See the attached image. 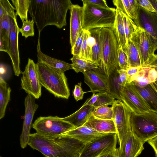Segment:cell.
Wrapping results in <instances>:
<instances>
[{
  "instance_id": "6da1fadb",
  "label": "cell",
  "mask_w": 157,
  "mask_h": 157,
  "mask_svg": "<svg viewBox=\"0 0 157 157\" xmlns=\"http://www.w3.org/2000/svg\"><path fill=\"white\" fill-rule=\"evenodd\" d=\"M72 4L70 0H31L29 12L40 33L48 25L59 29L66 26L67 13Z\"/></svg>"
},
{
  "instance_id": "7a4b0ae2",
  "label": "cell",
  "mask_w": 157,
  "mask_h": 157,
  "mask_svg": "<svg viewBox=\"0 0 157 157\" xmlns=\"http://www.w3.org/2000/svg\"><path fill=\"white\" fill-rule=\"evenodd\" d=\"M28 145L45 157H78L85 144L76 139L64 135L51 140L36 132L30 133Z\"/></svg>"
},
{
  "instance_id": "3957f363",
  "label": "cell",
  "mask_w": 157,
  "mask_h": 157,
  "mask_svg": "<svg viewBox=\"0 0 157 157\" xmlns=\"http://www.w3.org/2000/svg\"><path fill=\"white\" fill-rule=\"evenodd\" d=\"M100 60L98 65L107 78L120 69L117 50L119 48L114 28L100 29Z\"/></svg>"
},
{
  "instance_id": "277c9868",
  "label": "cell",
  "mask_w": 157,
  "mask_h": 157,
  "mask_svg": "<svg viewBox=\"0 0 157 157\" xmlns=\"http://www.w3.org/2000/svg\"><path fill=\"white\" fill-rule=\"evenodd\" d=\"M82 26L84 30L114 28L116 9L83 3Z\"/></svg>"
},
{
  "instance_id": "5b68a950",
  "label": "cell",
  "mask_w": 157,
  "mask_h": 157,
  "mask_svg": "<svg viewBox=\"0 0 157 157\" xmlns=\"http://www.w3.org/2000/svg\"><path fill=\"white\" fill-rule=\"evenodd\" d=\"M40 82L55 97L68 99L70 96L64 73H59L42 63H36Z\"/></svg>"
},
{
  "instance_id": "8992f818",
  "label": "cell",
  "mask_w": 157,
  "mask_h": 157,
  "mask_svg": "<svg viewBox=\"0 0 157 157\" xmlns=\"http://www.w3.org/2000/svg\"><path fill=\"white\" fill-rule=\"evenodd\" d=\"M131 125L134 135L144 144L157 136V113H132Z\"/></svg>"
},
{
  "instance_id": "52a82bcc",
  "label": "cell",
  "mask_w": 157,
  "mask_h": 157,
  "mask_svg": "<svg viewBox=\"0 0 157 157\" xmlns=\"http://www.w3.org/2000/svg\"><path fill=\"white\" fill-rule=\"evenodd\" d=\"M32 128L38 135L51 140L75 128L62 118L57 116L40 117L33 123Z\"/></svg>"
},
{
  "instance_id": "ba28073f",
  "label": "cell",
  "mask_w": 157,
  "mask_h": 157,
  "mask_svg": "<svg viewBox=\"0 0 157 157\" xmlns=\"http://www.w3.org/2000/svg\"><path fill=\"white\" fill-rule=\"evenodd\" d=\"M118 137L116 133H106L84 145L78 157H97L116 148Z\"/></svg>"
},
{
  "instance_id": "9c48e42d",
  "label": "cell",
  "mask_w": 157,
  "mask_h": 157,
  "mask_svg": "<svg viewBox=\"0 0 157 157\" xmlns=\"http://www.w3.org/2000/svg\"><path fill=\"white\" fill-rule=\"evenodd\" d=\"M112 106L113 110V119L120 144L124 136L132 132L131 125L132 112L120 100H115Z\"/></svg>"
},
{
  "instance_id": "30bf717a",
  "label": "cell",
  "mask_w": 157,
  "mask_h": 157,
  "mask_svg": "<svg viewBox=\"0 0 157 157\" xmlns=\"http://www.w3.org/2000/svg\"><path fill=\"white\" fill-rule=\"evenodd\" d=\"M120 95L121 101L133 113H141L151 111L132 82L121 88Z\"/></svg>"
},
{
  "instance_id": "8fae6325",
  "label": "cell",
  "mask_w": 157,
  "mask_h": 157,
  "mask_svg": "<svg viewBox=\"0 0 157 157\" xmlns=\"http://www.w3.org/2000/svg\"><path fill=\"white\" fill-rule=\"evenodd\" d=\"M21 78L22 89L28 94L38 99L41 95L42 86L40 84L36 64L29 58Z\"/></svg>"
},
{
  "instance_id": "7c38bea8",
  "label": "cell",
  "mask_w": 157,
  "mask_h": 157,
  "mask_svg": "<svg viewBox=\"0 0 157 157\" xmlns=\"http://www.w3.org/2000/svg\"><path fill=\"white\" fill-rule=\"evenodd\" d=\"M131 40L138 51L142 66L147 65L155 51L151 37L144 29L138 27Z\"/></svg>"
},
{
  "instance_id": "4fadbf2b",
  "label": "cell",
  "mask_w": 157,
  "mask_h": 157,
  "mask_svg": "<svg viewBox=\"0 0 157 157\" xmlns=\"http://www.w3.org/2000/svg\"><path fill=\"white\" fill-rule=\"evenodd\" d=\"M35 99L30 94H28L25 99V112L22 131L20 138V145L23 149L25 148L28 145L30 131L33 124V120L39 106L35 103Z\"/></svg>"
},
{
  "instance_id": "5bb4252c",
  "label": "cell",
  "mask_w": 157,
  "mask_h": 157,
  "mask_svg": "<svg viewBox=\"0 0 157 157\" xmlns=\"http://www.w3.org/2000/svg\"><path fill=\"white\" fill-rule=\"evenodd\" d=\"M17 16L10 17V28L9 44L7 53L10 56L15 75L19 76L22 74L20 68V58L18 48V35L20 28Z\"/></svg>"
},
{
  "instance_id": "9a60e30c",
  "label": "cell",
  "mask_w": 157,
  "mask_h": 157,
  "mask_svg": "<svg viewBox=\"0 0 157 157\" xmlns=\"http://www.w3.org/2000/svg\"><path fill=\"white\" fill-rule=\"evenodd\" d=\"M133 21L137 26L144 29L150 36L157 49V13L147 11L139 5L137 17Z\"/></svg>"
},
{
  "instance_id": "2e32d148",
  "label": "cell",
  "mask_w": 157,
  "mask_h": 157,
  "mask_svg": "<svg viewBox=\"0 0 157 157\" xmlns=\"http://www.w3.org/2000/svg\"><path fill=\"white\" fill-rule=\"evenodd\" d=\"M84 82L90 87L93 94L108 92L107 78L99 68H94L82 73Z\"/></svg>"
},
{
  "instance_id": "e0dca14e",
  "label": "cell",
  "mask_w": 157,
  "mask_h": 157,
  "mask_svg": "<svg viewBox=\"0 0 157 157\" xmlns=\"http://www.w3.org/2000/svg\"><path fill=\"white\" fill-rule=\"evenodd\" d=\"M144 144L131 132L123 138L117 148L118 157H137L144 150Z\"/></svg>"
},
{
  "instance_id": "ac0fdd59",
  "label": "cell",
  "mask_w": 157,
  "mask_h": 157,
  "mask_svg": "<svg viewBox=\"0 0 157 157\" xmlns=\"http://www.w3.org/2000/svg\"><path fill=\"white\" fill-rule=\"evenodd\" d=\"M70 10V42L72 48L81 33L83 7L77 4H72Z\"/></svg>"
},
{
  "instance_id": "d6986e66",
  "label": "cell",
  "mask_w": 157,
  "mask_h": 157,
  "mask_svg": "<svg viewBox=\"0 0 157 157\" xmlns=\"http://www.w3.org/2000/svg\"><path fill=\"white\" fill-rule=\"evenodd\" d=\"M39 33L37 49V62L44 64L53 70L59 73H64L65 71L72 69L71 64L51 57L41 52L40 41V33Z\"/></svg>"
},
{
  "instance_id": "ffe728a7",
  "label": "cell",
  "mask_w": 157,
  "mask_h": 157,
  "mask_svg": "<svg viewBox=\"0 0 157 157\" xmlns=\"http://www.w3.org/2000/svg\"><path fill=\"white\" fill-rule=\"evenodd\" d=\"M106 134L98 132L88 127L82 126L69 131L62 135L76 139L85 145Z\"/></svg>"
},
{
  "instance_id": "44dd1931",
  "label": "cell",
  "mask_w": 157,
  "mask_h": 157,
  "mask_svg": "<svg viewBox=\"0 0 157 157\" xmlns=\"http://www.w3.org/2000/svg\"><path fill=\"white\" fill-rule=\"evenodd\" d=\"M157 81V71L154 68L143 66L141 69L131 78L130 82H133L139 88H144Z\"/></svg>"
},
{
  "instance_id": "7402d4cb",
  "label": "cell",
  "mask_w": 157,
  "mask_h": 157,
  "mask_svg": "<svg viewBox=\"0 0 157 157\" xmlns=\"http://www.w3.org/2000/svg\"><path fill=\"white\" fill-rule=\"evenodd\" d=\"M94 108L93 106L83 105L74 113L62 118L73 125L75 128H78L84 124L92 115Z\"/></svg>"
},
{
  "instance_id": "603a6c76",
  "label": "cell",
  "mask_w": 157,
  "mask_h": 157,
  "mask_svg": "<svg viewBox=\"0 0 157 157\" xmlns=\"http://www.w3.org/2000/svg\"><path fill=\"white\" fill-rule=\"evenodd\" d=\"M83 126L88 127L100 132L117 133L113 119H100L95 117L92 114Z\"/></svg>"
},
{
  "instance_id": "cb8c5ba5",
  "label": "cell",
  "mask_w": 157,
  "mask_h": 157,
  "mask_svg": "<svg viewBox=\"0 0 157 157\" xmlns=\"http://www.w3.org/2000/svg\"><path fill=\"white\" fill-rule=\"evenodd\" d=\"M10 17L5 15L0 19V51L6 53L9 44Z\"/></svg>"
},
{
  "instance_id": "d4e9b609",
  "label": "cell",
  "mask_w": 157,
  "mask_h": 157,
  "mask_svg": "<svg viewBox=\"0 0 157 157\" xmlns=\"http://www.w3.org/2000/svg\"><path fill=\"white\" fill-rule=\"evenodd\" d=\"M100 29L89 30L90 33L89 42L91 48V61L98 66L100 60Z\"/></svg>"
},
{
  "instance_id": "484cf974",
  "label": "cell",
  "mask_w": 157,
  "mask_h": 157,
  "mask_svg": "<svg viewBox=\"0 0 157 157\" xmlns=\"http://www.w3.org/2000/svg\"><path fill=\"white\" fill-rule=\"evenodd\" d=\"M135 86L151 111L157 113V92L153 87L152 83L143 88Z\"/></svg>"
},
{
  "instance_id": "4316f807",
  "label": "cell",
  "mask_w": 157,
  "mask_h": 157,
  "mask_svg": "<svg viewBox=\"0 0 157 157\" xmlns=\"http://www.w3.org/2000/svg\"><path fill=\"white\" fill-rule=\"evenodd\" d=\"M116 12L114 29L119 48L123 49L127 46L123 22L120 11L117 8L116 9Z\"/></svg>"
},
{
  "instance_id": "83f0119b",
  "label": "cell",
  "mask_w": 157,
  "mask_h": 157,
  "mask_svg": "<svg viewBox=\"0 0 157 157\" xmlns=\"http://www.w3.org/2000/svg\"><path fill=\"white\" fill-rule=\"evenodd\" d=\"M11 91L4 78L0 76V119L5 115L7 106L10 100Z\"/></svg>"
},
{
  "instance_id": "f1b7e54d",
  "label": "cell",
  "mask_w": 157,
  "mask_h": 157,
  "mask_svg": "<svg viewBox=\"0 0 157 157\" xmlns=\"http://www.w3.org/2000/svg\"><path fill=\"white\" fill-rule=\"evenodd\" d=\"M70 59L72 62V69L77 73L79 72L83 73L88 70L99 68L98 64L79 56H73Z\"/></svg>"
},
{
  "instance_id": "f546056e",
  "label": "cell",
  "mask_w": 157,
  "mask_h": 157,
  "mask_svg": "<svg viewBox=\"0 0 157 157\" xmlns=\"http://www.w3.org/2000/svg\"><path fill=\"white\" fill-rule=\"evenodd\" d=\"M123 50L127 55L129 67L142 66L138 51L132 40Z\"/></svg>"
},
{
  "instance_id": "4dcf8cb0",
  "label": "cell",
  "mask_w": 157,
  "mask_h": 157,
  "mask_svg": "<svg viewBox=\"0 0 157 157\" xmlns=\"http://www.w3.org/2000/svg\"><path fill=\"white\" fill-rule=\"evenodd\" d=\"M117 70L114 71L107 78L109 87L108 93L113 95L115 98L121 101L120 93L122 87L119 83Z\"/></svg>"
},
{
  "instance_id": "1f68e13d",
  "label": "cell",
  "mask_w": 157,
  "mask_h": 157,
  "mask_svg": "<svg viewBox=\"0 0 157 157\" xmlns=\"http://www.w3.org/2000/svg\"><path fill=\"white\" fill-rule=\"evenodd\" d=\"M31 0H11L15 6L16 13L20 17L22 22L28 20V13L29 12Z\"/></svg>"
},
{
  "instance_id": "d6a6232c",
  "label": "cell",
  "mask_w": 157,
  "mask_h": 157,
  "mask_svg": "<svg viewBox=\"0 0 157 157\" xmlns=\"http://www.w3.org/2000/svg\"><path fill=\"white\" fill-rule=\"evenodd\" d=\"M119 10L123 19L127 44L128 42L131 40L132 36L138 27L132 19L124 13Z\"/></svg>"
},
{
  "instance_id": "836d02e7",
  "label": "cell",
  "mask_w": 157,
  "mask_h": 157,
  "mask_svg": "<svg viewBox=\"0 0 157 157\" xmlns=\"http://www.w3.org/2000/svg\"><path fill=\"white\" fill-rule=\"evenodd\" d=\"M113 4L117 8L123 12L132 19L137 18V15L131 6L129 0H113Z\"/></svg>"
},
{
  "instance_id": "e575fe53",
  "label": "cell",
  "mask_w": 157,
  "mask_h": 157,
  "mask_svg": "<svg viewBox=\"0 0 157 157\" xmlns=\"http://www.w3.org/2000/svg\"><path fill=\"white\" fill-rule=\"evenodd\" d=\"M92 115L95 117L103 120H112L113 118V107L105 105L94 108Z\"/></svg>"
},
{
  "instance_id": "d590c367",
  "label": "cell",
  "mask_w": 157,
  "mask_h": 157,
  "mask_svg": "<svg viewBox=\"0 0 157 157\" xmlns=\"http://www.w3.org/2000/svg\"><path fill=\"white\" fill-rule=\"evenodd\" d=\"M90 36L89 30H84V37L79 56L91 61V48L89 42Z\"/></svg>"
},
{
  "instance_id": "8d00e7d4",
  "label": "cell",
  "mask_w": 157,
  "mask_h": 157,
  "mask_svg": "<svg viewBox=\"0 0 157 157\" xmlns=\"http://www.w3.org/2000/svg\"><path fill=\"white\" fill-rule=\"evenodd\" d=\"M97 94L98 95V98L93 106L94 108L102 106L112 105L115 100V98L107 92Z\"/></svg>"
},
{
  "instance_id": "74e56055",
  "label": "cell",
  "mask_w": 157,
  "mask_h": 157,
  "mask_svg": "<svg viewBox=\"0 0 157 157\" xmlns=\"http://www.w3.org/2000/svg\"><path fill=\"white\" fill-rule=\"evenodd\" d=\"M15 8L8 0H0V18L5 15L13 17L16 16Z\"/></svg>"
},
{
  "instance_id": "f35d334b",
  "label": "cell",
  "mask_w": 157,
  "mask_h": 157,
  "mask_svg": "<svg viewBox=\"0 0 157 157\" xmlns=\"http://www.w3.org/2000/svg\"><path fill=\"white\" fill-rule=\"evenodd\" d=\"M34 22L33 19L24 21L22 22V25L20 29V32L22 36L25 38L29 36L34 35Z\"/></svg>"
},
{
  "instance_id": "ab89813d",
  "label": "cell",
  "mask_w": 157,
  "mask_h": 157,
  "mask_svg": "<svg viewBox=\"0 0 157 157\" xmlns=\"http://www.w3.org/2000/svg\"><path fill=\"white\" fill-rule=\"evenodd\" d=\"M118 66L121 69H127L129 67L128 59L125 52L119 48L117 50Z\"/></svg>"
},
{
  "instance_id": "60d3db41",
  "label": "cell",
  "mask_w": 157,
  "mask_h": 157,
  "mask_svg": "<svg viewBox=\"0 0 157 157\" xmlns=\"http://www.w3.org/2000/svg\"><path fill=\"white\" fill-rule=\"evenodd\" d=\"M84 35L83 30L79 34L73 48L71 49V54L73 56H79Z\"/></svg>"
},
{
  "instance_id": "b9f144b4",
  "label": "cell",
  "mask_w": 157,
  "mask_h": 157,
  "mask_svg": "<svg viewBox=\"0 0 157 157\" xmlns=\"http://www.w3.org/2000/svg\"><path fill=\"white\" fill-rule=\"evenodd\" d=\"M81 82L78 83L75 86L74 89L73 91V94L74 98L76 101L83 99L84 94L87 92H84L83 91L81 87Z\"/></svg>"
},
{
  "instance_id": "7bdbcfd3",
  "label": "cell",
  "mask_w": 157,
  "mask_h": 157,
  "mask_svg": "<svg viewBox=\"0 0 157 157\" xmlns=\"http://www.w3.org/2000/svg\"><path fill=\"white\" fill-rule=\"evenodd\" d=\"M117 72L119 74V81L120 85L124 86L128 83V75L127 69H118Z\"/></svg>"
},
{
  "instance_id": "ee69618b",
  "label": "cell",
  "mask_w": 157,
  "mask_h": 157,
  "mask_svg": "<svg viewBox=\"0 0 157 157\" xmlns=\"http://www.w3.org/2000/svg\"><path fill=\"white\" fill-rule=\"evenodd\" d=\"M137 2L139 5L147 11L152 13L156 11L152 4L148 0H139Z\"/></svg>"
},
{
  "instance_id": "f6af8a7d",
  "label": "cell",
  "mask_w": 157,
  "mask_h": 157,
  "mask_svg": "<svg viewBox=\"0 0 157 157\" xmlns=\"http://www.w3.org/2000/svg\"><path fill=\"white\" fill-rule=\"evenodd\" d=\"M143 66L129 67L127 69L128 75V83H129L131 78L138 72L142 67Z\"/></svg>"
},
{
  "instance_id": "bcb514c9",
  "label": "cell",
  "mask_w": 157,
  "mask_h": 157,
  "mask_svg": "<svg viewBox=\"0 0 157 157\" xmlns=\"http://www.w3.org/2000/svg\"><path fill=\"white\" fill-rule=\"evenodd\" d=\"M81 1L83 3H90L105 7H108L106 1L105 0H82Z\"/></svg>"
},
{
  "instance_id": "7dc6e473",
  "label": "cell",
  "mask_w": 157,
  "mask_h": 157,
  "mask_svg": "<svg viewBox=\"0 0 157 157\" xmlns=\"http://www.w3.org/2000/svg\"><path fill=\"white\" fill-rule=\"evenodd\" d=\"M143 67L154 68L157 71V55L154 54L150 59L148 63Z\"/></svg>"
},
{
  "instance_id": "c3c4849f",
  "label": "cell",
  "mask_w": 157,
  "mask_h": 157,
  "mask_svg": "<svg viewBox=\"0 0 157 157\" xmlns=\"http://www.w3.org/2000/svg\"><path fill=\"white\" fill-rule=\"evenodd\" d=\"M98 97V94H93L92 96L90 98H88L83 105L93 106L97 101Z\"/></svg>"
},
{
  "instance_id": "681fc988",
  "label": "cell",
  "mask_w": 157,
  "mask_h": 157,
  "mask_svg": "<svg viewBox=\"0 0 157 157\" xmlns=\"http://www.w3.org/2000/svg\"><path fill=\"white\" fill-rule=\"evenodd\" d=\"M97 157H118L117 148H115Z\"/></svg>"
},
{
  "instance_id": "f907efd6",
  "label": "cell",
  "mask_w": 157,
  "mask_h": 157,
  "mask_svg": "<svg viewBox=\"0 0 157 157\" xmlns=\"http://www.w3.org/2000/svg\"><path fill=\"white\" fill-rule=\"evenodd\" d=\"M147 142L153 148L155 156L157 157V136L148 141Z\"/></svg>"
},
{
  "instance_id": "816d5d0a",
  "label": "cell",
  "mask_w": 157,
  "mask_h": 157,
  "mask_svg": "<svg viewBox=\"0 0 157 157\" xmlns=\"http://www.w3.org/2000/svg\"><path fill=\"white\" fill-rule=\"evenodd\" d=\"M9 70L8 66L2 63H0V76H3Z\"/></svg>"
},
{
  "instance_id": "f5cc1de1",
  "label": "cell",
  "mask_w": 157,
  "mask_h": 157,
  "mask_svg": "<svg viewBox=\"0 0 157 157\" xmlns=\"http://www.w3.org/2000/svg\"><path fill=\"white\" fill-rule=\"evenodd\" d=\"M129 1L135 12L138 15L139 5L137 0H129Z\"/></svg>"
},
{
  "instance_id": "db71d44e",
  "label": "cell",
  "mask_w": 157,
  "mask_h": 157,
  "mask_svg": "<svg viewBox=\"0 0 157 157\" xmlns=\"http://www.w3.org/2000/svg\"><path fill=\"white\" fill-rule=\"evenodd\" d=\"M155 10L156 13H157V0H149Z\"/></svg>"
},
{
  "instance_id": "11a10c76",
  "label": "cell",
  "mask_w": 157,
  "mask_h": 157,
  "mask_svg": "<svg viewBox=\"0 0 157 157\" xmlns=\"http://www.w3.org/2000/svg\"><path fill=\"white\" fill-rule=\"evenodd\" d=\"M152 84L153 87L157 92V81L153 83H152Z\"/></svg>"
},
{
  "instance_id": "9f6ffc18",
  "label": "cell",
  "mask_w": 157,
  "mask_h": 157,
  "mask_svg": "<svg viewBox=\"0 0 157 157\" xmlns=\"http://www.w3.org/2000/svg\"><path fill=\"white\" fill-rule=\"evenodd\" d=\"M0 157H2V156H0Z\"/></svg>"
}]
</instances>
